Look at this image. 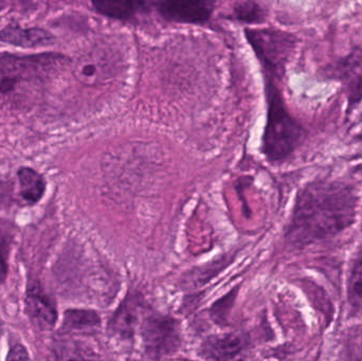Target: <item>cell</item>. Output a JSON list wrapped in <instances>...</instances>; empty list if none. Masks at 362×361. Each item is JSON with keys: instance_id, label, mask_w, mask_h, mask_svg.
<instances>
[{"instance_id": "obj_4", "label": "cell", "mask_w": 362, "mask_h": 361, "mask_svg": "<svg viewBox=\"0 0 362 361\" xmlns=\"http://www.w3.org/2000/svg\"><path fill=\"white\" fill-rule=\"evenodd\" d=\"M140 334L144 351L154 360L173 355L182 343L180 321L163 314L148 313L144 316Z\"/></svg>"}, {"instance_id": "obj_6", "label": "cell", "mask_w": 362, "mask_h": 361, "mask_svg": "<svg viewBox=\"0 0 362 361\" xmlns=\"http://www.w3.org/2000/svg\"><path fill=\"white\" fill-rule=\"evenodd\" d=\"M250 349V338L245 333L212 335L200 347V356L208 361H243Z\"/></svg>"}, {"instance_id": "obj_8", "label": "cell", "mask_w": 362, "mask_h": 361, "mask_svg": "<svg viewBox=\"0 0 362 361\" xmlns=\"http://www.w3.org/2000/svg\"><path fill=\"white\" fill-rule=\"evenodd\" d=\"M335 76L341 82L348 101V110L352 112L362 101V57L352 53L340 59L335 67Z\"/></svg>"}, {"instance_id": "obj_1", "label": "cell", "mask_w": 362, "mask_h": 361, "mask_svg": "<svg viewBox=\"0 0 362 361\" xmlns=\"http://www.w3.org/2000/svg\"><path fill=\"white\" fill-rule=\"evenodd\" d=\"M359 197L341 180L318 178L302 187L296 197L286 239L297 247L329 239L352 226Z\"/></svg>"}, {"instance_id": "obj_16", "label": "cell", "mask_w": 362, "mask_h": 361, "mask_svg": "<svg viewBox=\"0 0 362 361\" xmlns=\"http://www.w3.org/2000/svg\"><path fill=\"white\" fill-rule=\"evenodd\" d=\"M238 286L234 290H230L227 295L221 297L211 307L210 316L213 321L219 326H225L229 318L230 312L235 303L236 297H238Z\"/></svg>"}, {"instance_id": "obj_19", "label": "cell", "mask_w": 362, "mask_h": 361, "mask_svg": "<svg viewBox=\"0 0 362 361\" xmlns=\"http://www.w3.org/2000/svg\"><path fill=\"white\" fill-rule=\"evenodd\" d=\"M8 244L0 237V283L4 282L8 275Z\"/></svg>"}, {"instance_id": "obj_11", "label": "cell", "mask_w": 362, "mask_h": 361, "mask_svg": "<svg viewBox=\"0 0 362 361\" xmlns=\"http://www.w3.org/2000/svg\"><path fill=\"white\" fill-rule=\"evenodd\" d=\"M53 40L52 35L40 28L23 29L18 25H6L0 31V40L13 46L35 48L47 46Z\"/></svg>"}, {"instance_id": "obj_13", "label": "cell", "mask_w": 362, "mask_h": 361, "mask_svg": "<svg viewBox=\"0 0 362 361\" xmlns=\"http://www.w3.org/2000/svg\"><path fill=\"white\" fill-rule=\"evenodd\" d=\"M101 318L91 309H68L64 315V329L70 331H88L99 328Z\"/></svg>"}, {"instance_id": "obj_9", "label": "cell", "mask_w": 362, "mask_h": 361, "mask_svg": "<svg viewBox=\"0 0 362 361\" xmlns=\"http://www.w3.org/2000/svg\"><path fill=\"white\" fill-rule=\"evenodd\" d=\"M25 312L34 326L42 331L52 330L57 321V312L49 297L38 284H32L25 295Z\"/></svg>"}, {"instance_id": "obj_18", "label": "cell", "mask_w": 362, "mask_h": 361, "mask_svg": "<svg viewBox=\"0 0 362 361\" xmlns=\"http://www.w3.org/2000/svg\"><path fill=\"white\" fill-rule=\"evenodd\" d=\"M238 18L246 21H257L263 16L262 8L255 4H240V8H236Z\"/></svg>"}, {"instance_id": "obj_10", "label": "cell", "mask_w": 362, "mask_h": 361, "mask_svg": "<svg viewBox=\"0 0 362 361\" xmlns=\"http://www.w3.org/2000/svg\"><path fill=\"white\" fill-rule=\"evenodd\" d=\"M163 18L176 23H202L210 18L212 8L204 1H167L159 4Z\"/></svg>"}, {"instance_id": "obj_20", "label": "cell", "mask_w": 362, "mask_h": 361, "mask_svg": "<svg viewBox=\"0 0 362 361\" xmlns=\"http://www.w3.org/2000/svg\"><path fill=\"white\" fill-rule=\"evenodd\" d=\"M6 361H31L30 360L29 354L27 350L23 345H17L11 349L8 352V358Z\"/></svg>"}, {"instance_id": "obj_5", "label": "cell", "mask_w": 362, "mask_h": 361, "mask_svg": "<svg viewBox=\"0 0 362 361\" xmlns=\"http://www.w3.org/2000/svg\"><path fill=\"white\" fill-rule=\"evenodd\" d=\"M247 33L264 69L284 73L297 44L295 35L269 29L251 30Z\"/></svg>"}, {"instance_id": "obj_14", "label": "cell", "mask_w": 362, "mask_h": 361, "mask_svg": "<svg viewBox=\"0 0 362 361\" xmlns=\"http://www.w3.org/2000/svg\"><path fill=\"white\" fill-rule=\"evenodd\" d=\"M144 2L138 1H99L93 2L95 10L100 14L110 18L129 19L139 12Z\"/></svg>"}, {"instance_id": "obj_2", "label": "cell", "mask_w": 362, "mask_h": 361, "mask_svg": "<svg viewBox=\"0 0 362 361\" xmlns=\"http://www.w3.org/2000/svg\"><path fill=\"white\" fill-rule=\"evenodd\" d=\"M284 74L265 70L267 121L263 137V152L270 162L288 160L306 137L301 123L289 112L278 85Z\"/></svg>"}, {"instance_id": "obj_17", "label": "cell", "mask_w": 362, "mask_h": 361, "mask_svg": "<svg viewBox=\"0 0 362 361\" xmlns=\"http://www.w3.org/2000/svg\"><path fill=\"white\" fill-rule=\"evenodd\" d=\"M349 301L353 307H361L362 305V259L356 263L348 288Z\"/></svg>"}, {"instance_id": "obj_7", "label": "cell", "mask_w": 362, "mask_h": 361, "mask_svg": "<svg viewBox=\"0 0 362 361\" xmlns=\"http://www.w3.org/2000/svg\"><path fill=\"white\" fill-rule=\"evenodd\" d=\"M141 309L142 300L139 295H127L110 318L108 324L110 334L123 341H131L139 326Z\"/></svg>"}, {"instance_id": "obj_15", "label": "cell", "mask_w": 362, "mask_h": 361, "mask_svg": "<svg viewBox=\"0 0 362 361\" xmlns=\"http://www.w3.org/2000/svg\"><path fill=\"white\" fill-rule=\"evenodd\" d=\"M55 361H99L87 348L72 341H61L54 347Z\"/></svg>"}, {"instance_id": "obj_12", "label": "cell", "mask_w": 362, "mask_h": 361, "mask_svg": "<svg viewBox=\"0 0 362 361\" xmlns=\"http://www.w3.org/2000/svg\"><path fill=\"white\" fill-rule=\"evenodd\" d=\"M19 189L25 201L36 203L44 196L46 191V182L35 170L21 167L18 171Z\"/></svg>"}, {"instance_id": "obj_3", "label": "cell", "mask_w": 362, "mask_h": 361, "mask_svg": "<svg viewBox=\"0 0 362 361\" xmlns=\"http://www.w3.org/2000/svg\"><path fill=\"white\" fill-rule=\"evenodd\" d=\"M64 57L59 54L0 57V97L19 103L25 95L42 86L59 68Z\"/></svg>"}]
</instances>
